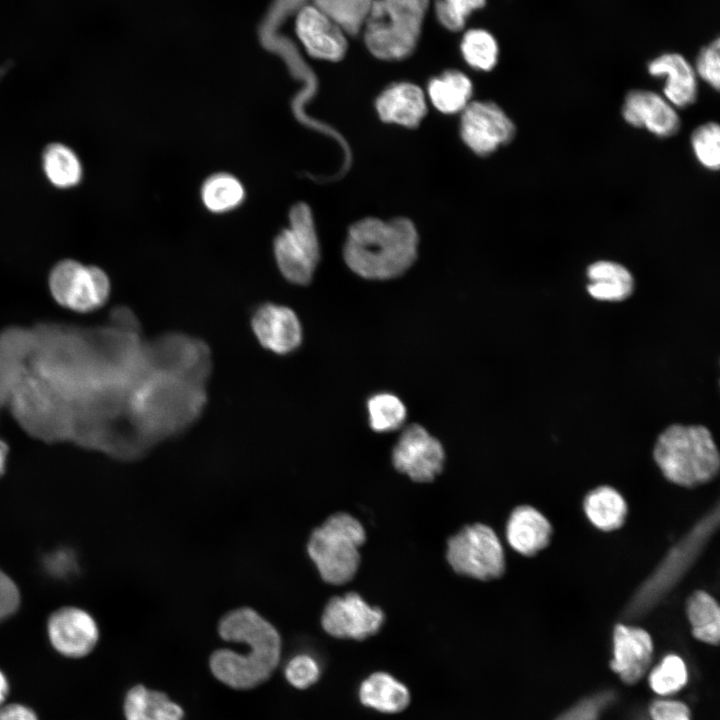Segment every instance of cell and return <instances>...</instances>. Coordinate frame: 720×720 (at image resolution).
<instances>
[{
	"instance_id": "6da1fadb",
	"label": "cell",
	"mask_w": 720,
	"mask_h": 720,
	"mask_svg": "<svg viewBox=\"0 0 720 720\" xmlns=\"http://www.w3.org/2000/svg\"><path fill=\"white\" fill-rule=\"evenodd\" d=\"M219 636L246 645L243 653L217 649L209 659L214 677L226 686L248 690L270 678L281 656V637L275 626L250 607L226 613L218 623Z\"/></svg>"
},
{
	"instance_id": "7a4b0ae2",
	"label": "cell",
	"mask_w": 720,
	"mask_h": 720,
	"mask_svg": "<svg viewBox=\"0 0 720 720\" xmlns=\"http://www.w3.org/2000/svg\"><path fill=\"white\" fill-rule=\"evenodd\" d=\"M206 384L175 376L147 373L131 397L132 423L152 448L186 431L207 402Z\"/></svg>"
},
{
	"instance_id": "3957f363",
	"label": "cell",
	"mask_w": 720,
	"mask_h": 720,
	"mask_svg": "<svg viewBox=\"0 0 720 720\" xmlns=\"http://www.w3.org/2000/svg\"><path fill=\"white\" fill-rule=\"evenodd\" d=\"M417 247L418 234L409 219L365 218L350 227L344 260L360 277L387 280L411 267L417 257Z\"/></svg>"
},
{
	"instance_id": "277c9868",
	"label": "cell",
	"mask_w": 720,
	"mask_h": 720,
	"mask_svg": "<svg viewBox=\"0 0 720 720\" xmlns=\"http://www.w3.org/2000/svg\"><path fill=\"white\" fill-rule=\"evenodd\" d=\"M653 456L663 475L684 487L712 480L720 466L711 433L700 425H671L658 437Z\"/></svg>"
},
{
	"instance_id": "5b68a950",
	"label": "cell",
	"mask_w": 720,
	"mask_h": 720,
	"mask_svg": "<svg viewBox=\"0 0 720 720\" xmlns=\"http://www.w3.org/2000/svg\"><path fill=\"white\" fill-rule=\"evenodd\" d=\"M429 0H373L363 24L369 51L382 60H401L415 50Z\"/></svg>"
},
{
	"instance_id": "8992f818",
	"label": "cell",
	"mask_w": 720,
	"mask_h": 720,
	"mask_svg": "<svg viewBox=\"0 0 720 720\" xmlns=\"http://www.w3.org/2000/svg\"><path fill=\"white\" fill-rule=\"evenodd\" d=\"M365 539L362 524L350 514L339 512L313 530L307 553L326 583L342 585L355 576Z\"/></svg>"
},
{
	"instance_id": "52a82bcc",
	"label": "cell",
	"mask_w": 720,
	"mask_h": 720,
	"mask_svg": "<svg viewBox=\"0 0 720 720\" xmlns=\"http://www.w3.org/2000/svg\"><path fill=\"white\" fill-rule=\"evenodd\" d=\"M719 510L710 511L665 557L629 602L624 616L636 618L650 610L680 580L716 529Z\"/></svg>"
},
{
	"instance_id": "ba28073f",
	"label": "cell",
	"mask_w": 720,
	"mask_h": 720,
	"mask_svg": "<svg viewBox=\"0 0 720 720\" xmlns=\"http://www.w3.org/2000/svg\"><path fill=\"white\" fill-rule=\"evenodd\" d=\"M273 252L283 277L295 285H307L320 259V245L312 212L305 203L289 212V227L274 240Z\"/></svg>"
},
{
	"instance_id": "9c48e42d",
	"label": "cell",
	"mask_w": 720,
	"mask_h": 720,
	"mask_svg": "<svg viewBox=\"0 0 720 720\" xmlns=\"http://www.w3.org/2000/svg\"><path fill=\"white\" fill-rule=\"evenodd\" d=\"M211 370L209 347L196 337L169 332L144 344V374H165L206 384Z\"/></svg>"
},
{
	"instance_id": "30bf717a",
	"label": "cell",
	"mask_w": 720,
	"mask_h": 720,
	"mask_svg": "<svg viewBox=\"0 0 720 720\" xmlns=\"http://www.w3.org/2000/svg\"><path fill=\"white\" fill-rule=\"evenodd\" d=\"M446 556L456 573L478 580L496 579L505 570L502 544L496 533L482 523L465 526L450 537Z\"/></svg>"
},
{
	"instance_id": "8fae6325",
	"label": "cell",
	"mask_w": 720,
	"mask_h": 720,
	"mask_svg": "<svg viewBox=\"0 0 720 720\" xmlns=\"http://www.w3.org/2000/svg\"><path fill=\"white\" fill-rule=\"evenodd\" d=\"M49 284L58 303L82 312L103 305L110 293L109 278L103 270L74 260L58 263L50 274Z\"/></svg>"
},
{
	"instance_id": "7c38bea8",
	"label": "cell",
	"mask_w": 720,
	"mask_h": 720,
	"mask_svg": "<svg viewBox=\"0 0 720 720\" xmlns=\"http://www.w3.org/2000/svg\"><path fill=\"white\" fill-rule=\"evenodd\" d=\"M445 453L438 439L418 424L407 427L392 451L394 467L415 482H431L440 474Z\"/></svg>"
},
{
	"instance_id": "4fadbf2b",
	"label": "cell",
	"mask_w": 720,
	"mask_h": 720,
	"mask_svg": "<svg viewBox=\"0 0 720 720\" xmlns=\"http://www.w3.org/2000/svg\"><path fill=\"white\" fill-rule=\"evenodd\" d=\"M383 622L382 610L355 592L331 598L321 617L324 631L339 639L364 640L376 634Z\"/></svg>"
},
{
	"instance_id": "5bb4252c",
	"label": "cell",
	"mask_w": 720,
	"mask_h": 720,
	"mask_svg": "<svg viewBox=\"0 0 720 720\" xmlns=\"http://www.w3.org/2000/svg\"><path fill=\"white\" fill-rule=\"evenodd\" d=\"M515 130L512 120L493 102H469L462 111V139L479 155H488L509 143Z\"/></svg>"
},
{
	"instance_id": "9a60e30c",
	"label": "cell",
	"mask_w": 720,
	"mask_h": 720,
	"mask_svg": "<svg viewBox=\"0 0 720 720\" xmlns=\"http://www.w3.org/2000/svg\"><path fill=\"white\" fill-rule=\"evenodd\" d=\"M47 633L52 647L69 658L87 656L99 639V629L94 618L77 607H63L51 614Z\"/></svg>"
},
{
	"instance_id": "2e32d148",
	"label": "cell",
	"mask_w": 720,
	"mask_h": 720,
	"mask_svg": "<svg viewBox=\"0 0 720 720\" xmlns=\"http://www.w3.org/2000/svg\"><path fill=\"white\" fill-rule=\"evenodd\" d=\"M250 323L258 342L275 354L292 353L302 343L301 322L287 306L263 303L254 310Z\"/></svg>"
},
{
	"instance_id": "e0dca14e",
	"label": "cell",
	"mask_w": 720,
	"mask_h": 720,
	"mask_svg": "<svg viewBox=\"0 0 720 720\" xmlns=\"http://www.w3.org/2000/svg\"><path fill=\"white\" fill-rule=\"evenodd\" d=\"M295 30L306 51L314 58L338 61L347 51L346 32L313 4L299 9Z\"/></svg>"
},
{
	"instance_id": "ac0fdd59",
	"label": "cell",
	"mask_w": 720,
	"mask_h": 720,
	"mask_svg": "<svg viewBox=\"0 0 720 720\" xmlns=\"http://www.w3.org/2000/svg\"><path fill=\"white\" fill-rule=\"evenodd\" d=\"M621 113L630 126L646 129L657 137H671L680 128L676 108L653 91L638 89L628 92Z\"/></svg>"
},
{
	"instance_id": "d6986e66",
	"label": "cell",
	"mask_w": 720,
	"mask_h": 720,
	"mask_svg": "<svg viewBox=\"0 0 720 720\" xmlns=\"http://www.w3.org/2000/svg\"><path fill=\"white\" fill-rule=\"evenodd\" d=\"M653 644L647 631L618 624L613 633L612 670L627 684H634L646 673L652 661Z\"/></svg>"
},
{
	"instance_id": "ffe728a7",
	"label": "cell",
	"mask_w": 720,
	"mask_h": 720,
	"mask_svg": "<svg viewBox=\"0 0 720 720\" xmlns=\"http://www.w3.org/2000/svg\"><path fill=\"white\" fill-rule=\"evenodd\" d=\"M654 77L665 76L663 97L675 108H686L697 99L698 84L694 68L680 54L666 53L648 64Z\"/></svg>"
},
{
	"instance_id": "44dd1931",
	"label": "cell",
	"mask_w": 720,
	"mask_h": 720,
	"mask_svg": "<svg viewBox=\"0 0 720 720\" xmlns=\"http://www.w3.org/2000/svg\"><path fill=\"white\" fill-rule=\"evenodd\" d=\"M376 109L384 122L416 127L427 112L420 87L408 82L396 83L385 89L376 100Z\"/></svg>"
},
{
	"instance_id": "7402d4cb",
	"label": "cell",
	"mask_w": 720,
	"mask_h": 720,
	"mask_svg": "<svg viewBox=\"0 0 720 720\" xmlns=\"http://www.w3.org/2000/svg\"><path fill=\"white\" fill-rule=\"evenodd\" d=\"M552 527L548 520L530 506H519L511 513L506 537L509 545L525 556L535 555L550 541Z\"/></svg>"
},
{
	"instance_id": "603a6c76",
	"label": "cell",
	"mask_w": 720,
	"mask_h": 720,
	"mask_svg": "<svg viewBox=\"0 0 720 720\" xmlns=\"http://www.w3.org/2000/svg\"><path fill=\"white\" fill-rule=\"evenodd\" d=\"M362 705L381 713H399L410 703L408 688L386 672H374L365 678L358 689Z\"/></svg>"
},
{
	"instance_id": "cb8c5ba5",
	"label": "cell",
	"mask_w": 720,
	"mask_h": 720,
	"mask_svg": "<svg viewBox=\"0 0 720 720\" xmlns=\"http://www.w3.org/2000/svg\"><path fill=\"white\" fill-rule=\"evenodd\" d=\"M126 720H182L183 709L167 694L144 685L133 686L123 704Z\"/></svg>"
},
{
	"instance_id": "d4e9b609",
	"label": "cell",
	"mask_w": 720,
	"mask_h": 720,
	"mask_svg": "<svg viewBox=\"0 0 720 720\" xmlns=\"http://www.w3.org/2000/svg\"><path fill=\"white\" fill-rule=\"evenodd\" d=\"M590 283L589 294L598 300L622 301L628 298L634 289V279L623 265L607 260L590 264L587 268Z\"/></svg>"
},
{
	"instance_id": "484cf974",
	"label": "cell",
	"mask_w": 720,
	"mask_h": 720,
	"mask_svg": "<svg viewBox=\"0 0 720 720\" xmlns=\"http://www.w3.org/2000/svg\"><path fill=\"white\" fill-rule=\"evenodd\" d=\"M472 94L470 79L460 71H446L433 78L428 85V96L441 112L452 114L463 111Z\"/></svg>"
},
{
	"instance_id": "4316f807",
	"label": "cell",
	"mask_w": 720,
	"mask_h": 720,
	"mask_svg": "<svg viewBox=\"0 0 720 720\" xmlns=\"http://www.w3.org/2000/svg\"><path fill=\"white\" fill-rule=\"evenodd\" d=\"M584 510L588 519L599 529L611 531L625 521L627 506L623 497L612 487L601 486L587 494Z\"/></svg>"
},
{
	"instance_id": "83f0119b",
	"label": "cell",
	"mask_w": 720,
	"mask_h": 720,
	"mask_svg": "<svg viewBox=\"0 0 720 720\" xmlns=\"http://www.w3.org/2000/svg\"><path fill=\"white\" fill-rule=\"evenodd\" d=\"M687 614L694 637L717 645L720 639V610L716 600L704 591L694 592L687 602Z\"/></svg>"
},
{
	"instance_id": "f1b7e54d",
	"label": "cell",
	"mask_w": 720,
	"mask_h": 720,
	"mask_svg": "<svg viewBox=\"0 0 720 720\" xmlns=\"http://www.w3.org/2000/svg\"><path fill=\"white\" fill-rule=\"evenodd\" d=\"M245 196L241 182L228 173H217L203 183L201 198L205 207L214 213H223L238 207Z\"/></svg>"
},
{
	"instance_id": "f546056e",
	"label": "cell",
	"mask_w": 720,
	"mask_h": 720,
	"mask_svg": "<svg viewBox=\"0 0 720 720\" xmlns=\"http://www.w3.org/2000/svg\"><path fill=\"white\" fill-rule=\"evenodd\" d=\"M43 167L50 182L60 188L76 185L82 175L80 161L67 146L49 145L43 155Z\"/></svg>"
},
{
	"instance_id": "4dcf8cb0",
	"label": "cell",
	"mask_w": 720,
	"mask_h": 720,
	"mask_svg": "<svg viewBox=\"0 0 720 720\" xmlns=\"http://www.w3.org/2000/svg\"><path fill=\"white\" fill-rule=\"evenodd\" d=\"M369 424L376 432L397 430L405 422L407 411L403 402L391 393H378L367 401Z\"/></svg>"
},
{
	"instance_id": "1f68e13d",
	"label": "cell",
	"mask_w": 720,
	"mask_h": 720,
	"mask_svg": "<svg viewBox=\"0 0 720 720\" xmlns=\"http://www.w3.org/2000/svg\"><path fill=\"white\" fill-rule=\"evenodd\" d=\"M373 0H313V5L332 18L346 34L363 27Z\"/></svg>"
},
{
	"instance_id": "d6a6232c",
	"label": "cell",
	"mask_w": 720,
	"mask_h": 720,
	"mask_svg": "<svg viewBox=\"0 0 720 720\" xmlns=\"http://www.w3.org/2000/svg\"><path fill=\"white\" fill-rule=\"evenodd\" d=\"M461 51L465 61L475 69L489 71L497 63V42L495 38L485 30H468L463 36Z\"/></svg>"
},
{
	"instance_id": "836d02e7",
	"label": "cell",
	"mask_w": 720,
	"mask_h": 720,
	"mask_svg": "<svg viewBox=\"0 0 720 720\" xmlns=\"http://www.w3.org/2000/svg\"><path fill=\"white\" fill-rule=\"evenodd\" d=\"M688 679L684 661L677 655L670 654L652 670L649 683L659 695H670L679 691Z\"/></svg>"
},
{
	"instance_id": "e575fe53",
	"label": "cell",
	"mask_w": 720,
	"mask_h": 720,
	"mask_svg": "<svg viewBox=\"0 0 720 720\" xmlns=\"http://www.w3.org/2000/svg\"><path fill=\"white\" fill-rule=\"evenodd\" d=\"M691 147L700 165L716 171L720 166V127L716 122L698 126L691 135Z\"/></svg>"
},
{
	"instance_id": "d590c367",
	"label": "cell",
	"mask_w": 720,
	"mask_h": 720,
	"mask_svg": "<svg viewBox=\"0 0 720 720\" xmlns=\"http://www.w3.org/2000/svg\"><path fill=\"white\" fill-rule=\"evenodd\" d=\"M485 3L486 0H436L435 13L446 29L457 32L463 29L469 15Z\"/></svg>"
},
{
	"instance_id": "8d00e7d4",
	"label": "cell",
	"mask_w": 720,
	"mask_h": 720,
	"mask_svg": "<svg viewBox=\"0 0 720 720\" xmlns=\"http://www.w3.org/2000/svg\"><path fill=\"white\" fill-rule=\"evenodd\" d=\"M286 680L297 689H306L318 681L321 674L317 660L309 654H297L286 664Z\"/></svg>"
},
{
	"instance_id": "74e56055",
	"label": "cell",
	"mask_w": 720,
	"mask_h": 720,
	"mask_svg": "<svg viewBox=\"0 0 720 720\" xmlns=\"http://www.w3.org/2000/svg\"><path fill=\"white\" fill-rule=\"evenodd\" d=\"M720 45L715 39L699 53L695 73L715 90L720 87Z\"/></svg>"
},
{
	"instance_id": "f35d334b",
	"label": "cell",
	"mask_w": 720,
	"mask_h": 720,
	"mask_svg": "<svg viewBox=\"0 0 720 720\" xmlns=\"http://www.w3.org/2000/svg\"><path fill=\"white\" fill-rule=\"evenodd\" d=\"M613 699L614 694L611 692L598 693L578 702L556 720H597Z\"/></svg>"
},
{
	"instance_id": "ab89813d",
	"label": "cell",
	"mask_w": 720,
	"mask_h": 720,
	"mask_svg": "<svg viewBox=\"0 0 720 720\" xmlns=\"http://www.w3.org/2000/svg\"><path fill=\"white\" fill-rule=\"evenodd\" d=\"M20 592L15 582L0 569V623L19 608Z\"/></svg>"
},
{
	"instance_id": "60d3db41",
	"label": "cell",
	"mask_w": 720,
	"mask_h": 720,
	"mask_svg": "<svg viewBox=\"0 0 720 720\" xmlns=\"http://www.w3.org/2000/svg\"><path fill=\"white\" fill-rule=\"evenodd\" d=\"M652 720H690L688 707L675 700H656L650 706Z\"/></svg>"
},
{
	"instance_id": "b9f144b4",
	"label": "cell",
	"mask_w": 720,
	"mask_h": 720,
	"mask_svg": "<svg viewBox=\"0 0 720 720\" xmlns=\"http://www.w3.org/2000/svg\"><path fill=\"white\" fill-rule=\"evenodd\" d=\"M0 720H39L35 711L20 703L4 704L0 707Z\"/></svg>"
},
{
	"instance_id": "7bdbcfd3",
	"label": "cell",
	"mask_w": 720,
	"mask_h": 720,
	"mask_svg": "<svg viewBox=\"0 0 720 720\" xmlns=\"http://www.w3.org/2000/svg\"><path fill=\"white\" fill-rule=\"evenodd\" d=\"M9 694V682L5 674L0 670V707L5 704Z\"/></svg>"
},
{
	"instance_id": "ee69618b",
	"label": "cell",
	"mask_w": 720,
	"mask_h": 720,
	"mask_svg": "<svg viewBox=\"0 0 720 720\" xmlns=\"http://www.w3.org/2000/svg\"><path fill=\"white\" fill-rule=\"evenodd\" d=\"M8 453V447L5 442L0 440V477L5 471L6 457Z\"/></svg>"
}]
</instances>
